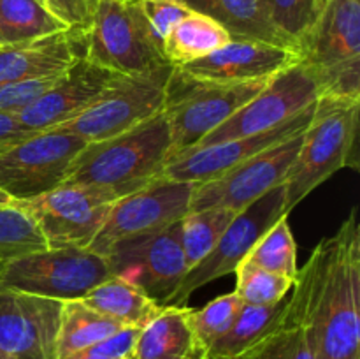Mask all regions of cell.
Listing matches in <instances>:
<instances>
[{
    "instance_id": "6da1fadb",
    "label": "cell",
    "mask_w": 360,
    "mask_h": 359,
    "mask_svg": "<svg viewBox=\"0 0 360 359\" xmlns=\"http://www.w3.org/2000/svg\"><path fill=\"white\" fill-rule=\"evenodd\" d=\"M295 284L306 301L313 359H360V220L354 208L323 238Z\"/></svg>"
},
{
    "instance_id": "7a4b0ae2",
    "label": "cell",
    "mask_w": 360,
    "mask_h": 359,
    "mask_svg": "<svg viewBox=\"0 0 360 359\" xmlns=\"http://www.w3.org/2000/svg\"><path fill=\"white\" fill-rule=\"evenodd\" d=\"M171 157V130L164 111L130 130L84 144L63 183L94 185L129 196L160 178Z\"/></svg>"
},
{
    "instance_id": "3957f363",
    "label": "cell",
    "mask_w": 360,
    "mask_h": 359,
    "mask_svg": "<svg viewBox=\"0 0 360 359\" xmlns=\"http://www.w3.org/2000/svg\"><path fill=\"white\" fill-rule=\"evenodd\" d=\"M360 99L320 95L285 180V211L343 168L359 169Z\"/></svg>"
},
{
    "instance_id": "277c9868",
    "label": "cell",
    "mask_w": 360,
    "mask_h": 359,
    "mask_svg": "<svg viewBox=\"0 0 360 359\" xmlns=\"http://www.w3.org/2000/svg\"><path fill=\"white\" fill-rule=\"evenodd\" d=\"M269 80L217 83L200 80L174 65L165 87L164 111L171 130V157L195 148L204 137L255 97ZM167 162V164H169Z\"/></svg>"
},
{
    "instance_id": "5b68a950",
    "label": "cell",
    "mask_w": 360,
    "mask_h": 359,
    "mask_svg": "<svg viewBox=\"0 0 360 359\" xmlns=\"http://www.w3.org/2000/svg\"><path fill=\"white\" fill-rule=\"evenodd\" d=\"M79 41L81 56L123 76L171 63L155 44L136 0H95Z\"/></svg>"
},
{
    "instance_id": "8992f818",
    "label": "cell",
    "mask_w": 360,
    "mask_h": 359,
    "mask_svg": "<svg viewBox=\"0 0 360 359\" xmlns=\"http://www.w3.org/2000/svg\"><path fill=\"white\" fill-rule=\"evenodd\" d=\"M109 277L101 253L76 246L35 250L0 264V287L62 303L81 299Z\"/></svg>"
},
{
    "instance_id": "52a82bcc",
    "label": "cell",
    "mask_w": 360,
    "mask_h": 359,
    "mask_svg": "<svg viewBox=\"0 0 360 359\" xmlns=\"http://www.w3.org/2000/svg\"><path fill=\"white\" fill-rule=\"evenodd\" d=\"M120 194L105 187L69 185L28 201H14L32 218L48 248H88Z\"/></svg>"
},
{
    "instance_id": "ba28073f",
    "label": "cell",
    "mask_w": 360,
    "mask_h": 359,
    "mask_svg": "<svg viewBox=\"0 0 360 359\" xmlns=\"http://www.w3.org/2000/svg\"><path fill=\"white\" fill-rule=\"evenodd\" d=\"M172 69V63H165L150 73L118 74L86 111L60 127L83 137L86 143L130 130L162 111Z\"/></svg>"
},
{
    "instance_id": "9c48e42d",
    "label": "cell",
    "mask_w": 360,
    "mask_h": 359,
    "mask_svg": "<svg viewBox=\"0 0 360 359\" xmlns=\"http://www.w3.org/2000/svg\"><path fill=\"white\" fill-rule=\"evenodd\" d=\"M102 257L111 277L136 285L160 306L167 305L188 271L181 220L158 231L122 239Z\"/></svg>"
},
{
    "instance_id": "30bf717a",
    "label": "cell",
    "mask_w": 360,
    "mask_h": 359,
    "mask_svg": "<svg viewBox=\"0 0 360 359\" xmlns=\"http://www.w3.org/2000/svg\"><path fill=\"white\" fill-rule=\"evenodd\" d=\"M86 141L63 127L35 132L0 153V190L28 201L63 183Z\"/></svg>"
},
{
    "instance_id": "8fae6325",
    "label": "cell",
    "mask_w": 360,
    "mask_h": 359,
    "mask_svg": "<svg viewBox=\"0 0 360 359\" xmlns=\"http://www.w3.org/2000/svg\"><path fill=\"white\" fill-rule=\"evenodd\" d=\"M322 88L315 73L301 62L276 74L246 104L207 134L195 148L211 146L236 137L266 132L294 118L297 113L319 101ZM193 150V148H192Z\"/></svg>"
},
{
    "instance_id": "7c38bea8",
    "label": "cell",
    "mask_w": 360,
    "mask_h": 359,
    "mask_svg": "<svg viewBox=\"0 0 360 359\" xmlns=\"http://www.w3.org/2000/svg\"><path fill=\"white\" fill-rule=\"evenodd\" d=\"M285 211V183L264 194L260 199L239 211L229 224L224 234L202 260L190 267L165 306H185L190 296L202 285L234 273L239 264L246 259L260 236L281 217Z\"/></svg>"
},
{
    "instance_id": "4fadbf2b",
    "label": "cell",
    "mask_w": 360,
    "mask_h": 359,
    "mask_svg": "<svg viewBox=\"0 0 360 359\" xmlns=\"http://www.w3.org/2000/svg\"><path fill=\"white\" fill-rule=\"evenodd\" d=\"M195 183L176 182L165 176L112 203L101 231L88 250L104 256L115 243L158 231L181 220L190 211Z\"/></svg>"
},
{
    "instance_id": "5bb4252c",
    "label": "cell",
    "mask_w": 360,
    "mask_h": 359,
    "mask_svg": "<svg viewBox=\"0 0 360 359\" xmlns=\"http://www.w3.org/2000/svg\"><path fill=\"white\" fill-rule=\"evenodd\" d=\"M302 134L273 144L217 178L195 183L190 211L229 208L239 213L264 194L283 185L301 148Z\"/></svg>"
},
{
    "instance_id": "9a60e30c",
    "label": "cell",
    "mask_w": 360,
    "mask_h": 359,
    "mask_svg": "<svg viewBox=\"0 0 360 359\" xmlns=\"http://www.w3.org/2000/svg\"><path fill=\"white\" fill-rule=\"evenodd\" d=\"M62 301L0 287V351L14 359H56Z\"/></svg>"
},
{
    "instance_id": "2e32d148",
    "label": "cell",
    "mask_w": 360,
    "mask_h": 359,
    "mask_svg": "<svg viewBox=\"0 0 360 359\" xmlns=\"http://www.w3.org/2000/svg\"><path fill=\"white\" fill-rule=\"evenodd\" d=\"M315 104L308 106L301 113H297L294 118L287 120L285 123L271 130H266V132L236 137V139L224 141V143L185 151V153L178 155L165 165L162 176L169 180H176V182L188 183H202L207 182V180L217 178L221 172L248 160L253 155L267 150L273 144H278L281 141L288 139V137L304 132L306 127L311 122Z\"/></svg>"
},
{
    "instance_id": "e0dca14e",
    "label": "cell",
    "mask_w": 360,
    "mask_h": 359,
    "mask_svg": "<svg viewBox=\"0 0 360 359\" xmlns=\"http://www.w3.org/2000/svg\"><path fill=\"white\" fill-rule=\"evenodd\" d=\"M118 74L79 56L58 80L16 116L23 127L34 132L55 129L86 111Z\"/></svg>"
},
{
    "instance_id": "ac0fdd59",
    "label": "cell",
    "mask_w": 360,
    "mask_h": 359,
    "mask_svg": "<svg viewBox=\"0 0 360 359\" xmlns=\"http://www.w3.org/2000/svg\"><path fill=\"white\" fill-rule=\"evenodd\" d=\"M295 63L299 55L292 48L255 39H231L217 51L178 67L200 80L246 83L271 80Z\"/></svg>"
},
{
    "instance_id": "d6986e66",
    "label": "cell",
    "mask_w": 360,
    "mask_h": 359,
    "mask_svg": "<svg viewBox=\"0 0 360 359\" xmlns=\"http://www.w3.org/2000/svg\"><path fill=\"white\" fill-rule=\"evenodd\" d=\"M295 51L313 73L360 60V0H327Z\"/></svg>"
},
{
    "instance_id": "ffe728a7",
    "label": "cell",
    "mask_w": 360,
    "mask_h": 359,
    "mask_svg": "<svg viewBox=\"0 0 360 359\" xmlns=\"http://www.w3.org/2000/svg\"><path fill=\"white\" fill-rule=\"evenodd\" d=\"M79 56V30L70 28L21 44L0 46V83L58 76Z\"/></svg>"
},
{
    "instance_id": "44dd1931",
    "label": "cell",
    "mask_w": 360,
    "mask_h": 359,
    "mask_svg": "<svg viewBox=\"0 0 360 359\" xmlns=\"http://www.w3.org/2000/svg\"><path fill=\"white\" fill-rule=\"evenodd\" d=\"M288 299L274 305H243L231 329L202 354V359H241L259 351L285 327Z\"/></svg>"
},
{
    "instance_id": "7402d4cb",
    "label": "cell",
    "mask_w": 360,
    "mask_h": 359,
    "mask_svg": "<svg viewBox=\"0 0 360 359\" xmlns=\"http://www.w3.org/2000/svg\"><path fill=\"white\" fill-rule=\"evenodd\" d=\"M186 306H164L139 331L134 359H195L200 355Z\"/></svg>"
},
{
    "instance_id": "603a6c76",
    "label": "cell",
    "mask_w": 360,
    "mask_h": 359,
    "mask_svg": "<svg viewBox=\"0 0 360 359\" xmlns=\"http://www.w3.org/2000/svg\"><path fill=\"white\" fill-rule=\"evenodd\" d=\"M190 11L206 14L221 25L232 39H255L294 48L266 16L260 0H179Z\"/></svg>"
},
{
    "instance_id": "cb8c5ba5",
    "label": "cell",
    "mask_w": 360,
    "mask_h": 359,
    "mask_svg": "<svg viewBox=\"0 0 360 359\" xmlns=\"http://www.w3.org/2000/svg\"><path fill=\"white\" fill-rule=\"evenodd\" d=\"M97 312L118 320L125 327L143 329L164 306L148 298L141 289L118 277H109L81 298Z\"/></svg>"
},
{
    "instance_id": "d4e9b609",
    "label": "cell",
    "mask_w": 360,
    "mask_h": 359,
    "mask_svg": "<svg viewBox=\"0 0 360 359\" xmlns=\"http://www.w3.org/2000/svg\"><path fill=\"white\" fill-rule=\"evenodd\" d=\"M122 324L97 312L81 299L62 303L58 334H56V359H65L83 348L98 344L120 331Z\"/></svg>"
},
{
    "instance_id": "484cf974",
    "label": "cell",
    "mask_w": 360,
    "mask_h": 359,
    "mask_svg": "<svg viewBox=\"0 0 360 359\" xmlns=\"http://www.w3.org/2000/svg\"><path fill=\"white\" fill-rule=\"evenodd\" d=\"M231 39V34L213 18L190 11L165 39L164 56L172 65H185L217 51Z\"/></svg>"
},
{
    "instance_id": "4316f807",
    "label": "cell",
    "mask_w": 360,
    "mask_h": 359,
    "mask_svg": "<svg viewBox=\"0 0 360 359\" xmlns=\"http://www.w3.org/2000/svg\"><path fill=\"white\" fill-rule=\"evenodd\" d=\"M69 30L39 0H0V46L21 44Z\"/></svg>"
},
{
    "instance_id": "83f0119b",
    "label": "cell",
    "mask_w": 360,
    "mask_h": 359,
    "mask_svg": "<svg viewBox=\"0 0 360 359\" xmlns=\"http://www.w3.org/2000/svg\"><path fill=\"white\" fill-rule=\"evenodd\" d=\"M238 211L229 208H206L188 211L181 218V241L186 266L193 267L213 250Z\"/></svg>"
},
{
    "instance_id": "f1b7e54d",
    "label": "cell",
    "mask_w": 360,
    "mask_h": 359,
    "mask_svg": "<svg viewBox=\"0 0 360 359\" xmlns=\"http://www.w3.org/2000/svg\"><path fill=\"white\" fill-rule=\"evenodd\" d=\"M287 217L288 215L281 217L276 224L271 225L260 236L243 263L253 264L281 277H297V245H295Z\"/></svg>"
},
{
    "instance_id": "f546056e",
    "label": "cell",
    "mask_w": 360,
    "mask_h": 359,
    "mask_svg": "<svg viewBox=\"0 0 360 359\" xmlns=\"http://www.w3.org/2000/svg\"><path fill=\"white\" fill-rule=\"evenodd\" d=\"M243 299L236 292L220 296L200 310H188V322L200 352H206L214 341L224 336L243 308Z\"/></svg>"
},
{
    "instance_id": "4dcf8cb0",
    "label": "cell",
    "mask_w": 360,
    "mask_h": 359,
    "mask_svg": "<svg viewBox=\"0 0 360 359\" xmlns=\"http://www.w3.org/2000/svg\"><path fill=\"white\" fill-rule=\"evenodd\" d=\"M234 273L238 277L234 292L243 299L245 305L253 306L274 305V303L283 301L295 282V278L281 277V275L271 273L248 263L239 264Z\"/></svg>"
},
{
    "instance_id": "1f68e13d",
    "label": "cell",
    "mask_w": 360,
    "mask_h": 359,
    "mask_svg": "<svg viewBox=\"0 0 360 359\" xmlns=\"http://www.w3.org/2000/svg\"><path fill=\"white\" fill-rule=\"evenodd\" d=\"M44 248V238L25 211L16 204L0 206V260Z\"/></svg>"
},
{
    "instance_id": "d6a6232c",
    "label": "cell",
    "mask_w": 360,
    "mask_h": 359,
    "mask_svg": "<svg viewBox=\"0 0 360 359\" xmlns=\"http://www.w3.org/2000/svg\"><path fill=\"white\" fill-rule=\"evenodd\" d=\"M271 23L294 44L313 27L319 18L316 0H260Z\"/></svg>"
},
{
    "instance_id": "836d02e7",
    "label": "cell",
    "mask_w": 360,
    "mask_h": 359,
    "mask_svg": "<svg viewBox=\"0 0 360 359\" xmlns=\"http://www.w3.org/2000/svg\"><path fill=\"white\" fill-rule=\"evenodd\" d=\"M294 292L288 298L292 308V322L287 327L281 340V348L278 359H313L311 345L306 324V301L301 285L294 282Z\"/></svg>"
},
{
    "instance_id": "e575fe53",
    "label": "cell",
    "mask_w": 360,
    "mask_h": 359,
    "mask_svg": "<svg viewBox=\"0 0 360 359\" xmlns=\"http://www.w3.org/2000/svg\"><path fill=\"white\" fill-rule=\"evenodd\" d=\"M155 44L164 53V42L181 18L190 13L179 0H136Z\"/></svg>"
},
{
    "instance_id": "d590c367",
    "label": "cell",
    "mask_w": 360,
    "mask_h": 359,
    "mask_svg": "<svg viewBox=\"0 0 360 359\" xmlns=\"http://www.w3.org/2000/svg\"><path fill=\"white\" fill-rule=\"evenodd\" d=\"M58 76L0 83V115L18 116L23 113L58 80Z\"/></svg>"
},
{
    "instance_id": "8d00e7d4",
    "label": "cell",
    "mask_w": 360,
    "mask_h": 359,
    "mask_svg": "<svg viewBox=\"0 0 360 359\" xmlns=\"http://www.w3.org/2000/svg\"><path fill=\"white\" fill-rule=\"evenodd\" d=\"M70 30H84L90 25L95 0H41Z\"/></svg>"
},
{
    "instance_id": "74e56055",
    "label": "cell",
    "mask_w": 360,
    "mask_h": 359,
    "mask_svg": "<svg viewBox=\"0 0 360 359\" xmlns=\"http://www.w3.org/2000/svg\"><path fill=\"white\" fill-rule=\"evenodd\" d=\"M32 134H35L34 130H28L27 127L21 125L16 116L0 115V153Z\"/></svg>"
},
{
    "instance_id": "f35d334b",
    "label": "cell",
    "mask_w": 360,
    "mask_h": 359,
    "mask_svg": "<svg viewBox=\"0 0 360 359\" xmlns=\"http://www.w3.org/2000/svg\"><path fill=\"white\" fill-rule=\"evenodd\" d=\"M14 204V199L11 196H7L4 190H0V206H11Z\"/></svg>"
},
{
    "instance_id": "ab89813d",
    "label": "cell",
    "mask_w": 360,
    "mask_h": 359,
    "mask_svg": "<svg viewBox=\"0 0 360 359\" xmlns=\"http://www.w3.org/2000/svg\"><path fill=\"white\" fill-rule=\"evenodd\" d=\"M65 359H91V358H84V355H79V354H72V355H69V358H65Z\"/></svg>"
},
{
    "instance_id": "60d3db41",
    "label": "cell",
    "mask_w": 360,
    "mask_h": 359,
    "mask_svg": "<svg viewBox=\"0 0 360 359\" xmlns=\"http://www.w3.org/2000/svg\"><path fill=\"white\" fill-rule=\"evenodd\" d=\"M0 359H14V358H11L9 354H6L4 351H0Z\"/></svg>"
},
{
    "instance_id": "b9f144b4",
    "label": "cell",
    "mask_w": 360,
    "mask_h": 359,
    "mask_svg": "<svg viewBox=\"0 0 360 359\" xmlns=\"http://www.w3.org/2000/svg\"><path fill=\"white\" fill-rule=\"evenodd\" d=\"M316 2H319V9L322 11V7L326 6V2H327V0H316Z\"/></svg>"
},
{
    "instance_id": "7bdbcfd3",
    "label": "cell",
    "mask_w": 360,
    "mask_h": 359,
    "mask_svg": "<svg viewBox=\"0 0 360 359\" xmlns=\"http://www.w3.org/2000/svg\"><path fill=\"white\" fill-rule=\"evenodd\" d=\"M195 359H202V354H200V355H197V358Z\"/></svg>"
},
{
    "instance_id": "ee69618b",
    "label": "cell",
    "mask_w": 360,
    "mask_h": 359,
    "mask_svg": "<svg viewBox=\"0 0 360 359\" xmlns=\"http://www.w3.org/2000/svg\"><path fill=\"white\" fill-rule=\"evenodd\" d=\"M125 359H134V355H129V358H125Z\"/></svg>"
},
{
    "instance_id": "f6af8a7d",
    "label": "cell",
    "mask_w": 360,
    "mask_h": 359,
    "mask_svg": "<svg viewBox=\"0 0 360 359\" xmlns=\"http://www.w3.org/2000/svg\"><path fill=\"white\" fill-rule=\"evenodd\" d=\"M4 263V260H0V264H2Z\"/></svg>"
}]
</instances>
